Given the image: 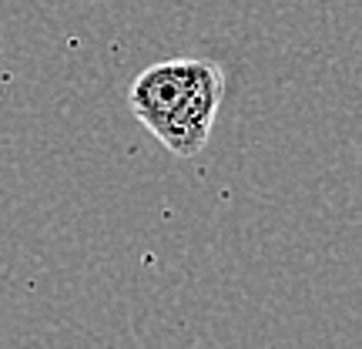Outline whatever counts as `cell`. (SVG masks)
<instances>
[{
    "mask_svg": "<svg viewBox=\"0 0 362 349\" xmlns=\"http://www.w3.org/2000/svg\"><path fill=\"white\" fill-rule=\"evenodd\" d=\"M225 98V71L208 57H168L131 81V115L175 158H194L211 138Z\"/></svg>",
    "mask_w": 362,
    "mask_h": 349,
    "instance_id": "cell-1",
    "label": "cell"
}]
</instances>
